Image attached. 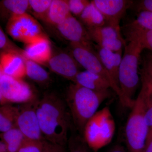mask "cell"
<instances>
[{
    "mask_svg": "<svg viewBox=\"0 0 152 152\" xmlns=\"http://www.w3.org/2000/svg\"><path fill=\"white\" fill-rule=\"evenodd\" d=\"M37 113L45 140L65 147L72 122L66 102L54 94H46L38 101Z\"/></svg>",
    "mask_w": 152,
    "mask_h": 152,
    "instance_id": "1",
    "label": "cell"
},
{
    "mask_svg": "<svg viewBox=\"0 0 152 152\" xmlns=\"http://www.w3.org/2000/svg\"><path fill=\"white\" fill-rule=\"evenodd\" d=\"M111 95L110 89L96 91L75 83L70 86L65 102L72 121L81 135L83 136L86 124L97 113L101 104Z\"/></svg>",
    "mask_w": 152,
    "mask_h": 152,
    "instance_id": "2",
    "label": "cell"
},
{
    "mask_svg": "<svg viewBox=\"0 0 152 152\" xmlns=\"http://www.w3.org/2000/svg\"><path fill=\"white\" fill-rule=\"evenodd\" d=\"M128 42L125 46L120 65L119 83L122 94L121 103L132 108L135 101L134 98L140 80L139 64L144 49L137 42Z\"/></svg>",
    "mask_w": 152,
    "mask_h": 152,
    "instance_id": "3",
    "label": "cell"
},
{
    "mask_svg": "<svg viewBox=\"0 0 152 152\" xmlns=\"http://www.w3.org/2000/svg\"><path fill=\"white\" fill-rule=\"evenodd\" d=\"M125 129L128 152H143L150 128L145 119L142 96L139 93L132 108Z\"/></svg>",
    "mask_w": 152,
    "mask_h": 152,
    "instance_id": "4",
    "label": "cell"
},
{
    "mask_svg": "<svg viewBox=\"0 0 152 152\" xmlns=\"http://www.w3.org/2000/svg\"><path fill=\"white\" fill-rule=\"evenodd\" d=\"M115 130L113 117L108 108L105 107L89 120L83 137L90 148L96 151L111 140Z\"/></svg>",
    "mask_w": 152,
    "mask_h": 152,
    "instance_id": "5",
    "label": "cell"
},
{
    "mask_svg": "<svg viewBox=\"0 0 152 152\" xmlns=\"http://www.w3.org/2000/svg\"><path fill=\"white\" fill-rule=\"evenodd\" d=\"M6 30L13 39L26 45L46 36L37 21L27 12L11 16Z\"/></svg>",
    "mask_w": 152,
    "mask_h": 152,
    "instance_id": "6",
    "label": "cell"
},
{
    "mask_svg": "<svg viewBox=\"0 0 152 152\" xmlns=\"http://www.w3.org/2000/svg\"><path fill=\"white\" fill-rule=\"evenodd\" d=\"M35 99L32 89L26 82L0 73L1 105L12 103L21 104Z\"/></svg>",
    "mask_w": 152,
    "mask_h": 152,
    "instance_id": "7",
    "label": "cell"
},
{
    "mask_svg": "<svg viewBox=\"0 0 152 152\" xmlns=\"http://www.w3.org/2000/svg\"><path fill=\"white\" fill-rule=\"evenodd\" d=\"M71 54L79 65L86 70L97 74L106 79L110 83L112 90L116 94L118 91L111 77L106 69L98 53L93 47L87 46L77 43H71Z\"/></svg>",
    "mask_w": 152,
    "mask_h": 152,
    "instance_id": "8",
    "label": "cell"
},
{
    "mask_svg": "<svg viewBox=\"0 0 152 152\" xmlns=\"http://www.w3.org/2000/svg\"><path fill=\"white\" fill-rule=\"evenodd\" d=\"M38 101L36 99L18 106L17 127L27 140L42 142L45 140L42 132L37 115Z\"/></svg>",
    "mask_w": 152,
    "mask_h": 152,
    "instance_id": "9",
    "label": "cell"
},
{
    "mask_svg": "<svg viewBox=\"0 0 152 152\" xmlns=\"http://www.w3.org/2000/svg\"><path fill=\"white\" fill-rule=\"evenodd\" d=\"M92 41H94L98 46L114 52L122 50L126 42L121 34V29L108 25L87 29Z\"/></svg>",
    "mask_w": 152,
    "mask_h": 152,
    "instance_id": "10",
    "label": "cell"
},
{
    "mask_svg": "<svg viewBox=\"0 0 152 152\" xmlns=\"http://www.w3.org/2000/svg\"><path fill=\"white\" fill-rule=\"evenodd\" d=\"M103 16L106 25L121 29L120 23L133 2L126 0L91 1Z\"/></svg>",
    "mask_w": 152,
    "mask_h": 152,
    "instance_id": "11",
    "label": "cell"
},
{
    "mask_svg": "<svg viewBox=\"0 0 152 152\" xmlns=\"http://www.w3.org/2000/svg\"><path fill=\"white\" fill-rule=\"evenodd\" d=\"M56 27L61 34L71 43L93 47L86 28L72 15Z\"/></svg>",
    "mask_w": 152,
    "mask_h": 152,
    "instance_id": "12",
    "label": "cell"
},
{
    "mask_svg": "<svg viewBox=\"0 0 152 152\" xmlns=\"http://www.w3.org/2000/svg\"><path fill=\"white\" fill-rule=\"evenodd\" d=\"M47 64L53 72L75 83L78 74V63L72 55L61 53L52 56Z\"/></svg>",
    "mask_w": 152,
    "mask_h": 152,
    "instance_id": "13",
    "label": "cell"
},
{
    "mask_svg": "<svg viewBox=\"0 0 152 152\" xmlns=\"http://www.w3.org/2000/svg\"><path fill=\"white\" fill-rule=\"evenodd\" d=\"M0 73L20 79L26 76L23 57L14 52H1L0 56Z\"/></svg>",
    "mask_w": 152,
    "mask_h": 152,
    "instance_id": "14",
    "label": "cell"
},
{
    "mask_svg": "<svg viewBox=\"0 0 152 152\" xmlns=\"http://www.w3.org/2000/svg\"><path fill=\"white\" fill-rule=\"evenodd\" d=\"M21 56L41 64H46L52 57L51 48L46 36L26 44Z\"/></svg>",
    "mask_w": 152,
    "mask_h": 152,
    "instance_id": "15",
    "label": "cell"
},
{
    "mask_svg": "<svg viewBox=\"0 0 152 152\" xmlns=\"http://www.w3.org/2000/svg\"><path fill=\"white\" fill-rule=\"evenodd\" d=\"M97 48L98 55L111 77L118 91L117 95L121 102L122 99V94L119 83V72L122 58V50L114 52L98 46Z\"/></svg>",
    "mask_w": 152,
    "mask_h": 152,
    "instance_id": "16",
    "label": "cell"
},
{
    "mask_svg": "<svg viewBox=\"0 0 152 152\" xmlns=\"http://www.w3.org/2000/svg\"><path fill=\"white\" fill-rule=\"evenodd\" d=\"M74 83L96 91L112 89L111 85L106 79L86 70L79 72Z\"/></svg>",
    "mask_w": 152,
    "mask_h": 152,
    "instance_id": "17",
    "label": "cell"
},
{
    "mask_svg": "<svg viewBox=\"0 0 152 152\" xmlns=\"http://www.w3.org/2000/svg\"><path fill=\"white\" fill-rule=\"evenodd\" d=\"M72 15L68 1L53 0L46 20L57 26Z\"/></svg>",
    "mask_w": 152,
    "mask_h": 152,
    "instance_id": "18",
    "label": "cell"
},
{
    "mask_svg": "<svg viewBox=\"0 0 152 152\" xmlns=\"http://www.w3.org/2000/svg\"><path fill=\"white\" fill-rule=\"evenodd\" d=\"M125 35L128 42L138 43L144 50L152 52V30L145 29L130 25H127Z\"/></svg>",
    "mask_w": 152,
    "mask_h": 152,
    "instance_id": "19",
    "label": "cell"
},
{
    "mask_svg": "<svg viewBox=\"0 0 152 152\" xmlns=\"http://www.w3.org/2000/svg\"><path fill=\"white\" fill-rule=\"evenodd\" d=\"M87 29L103 26L106 25L103 16L91 1L79 17Z\"/></svg>",
    "mask_w": 152,
    "mask_h": 152,
    "instance_id": "20",
    "label": "cell"
},
{
    "mask_svg": "<svg viewBox=\"0 0 152 152\" xmlns=\"http://www.w3.org/2000/svg\"><path fill=\"white\" fill-rule=\"evenodd\" d=\"M19 107L7 104L0 108V131L3 133L17 127Z\"/></svg>",
    "mask_w": 152,
    "mask_h": 152,
    "instance_id": "21",
    "label": "cell"
},
{
    "mask_svg": "<svg viewBox=\"0 0 152 152\" xmlns=\"http://www.w3.org/2000/svg\"><path fill=\"white\" fill-rule=\"evenodd\" d=\"M0 136L1 140L6 144L9 152H18L26 140L18 127L1 133Z\"/></svg>",
    "mask_w": 152,
    "mask_h": 152,
    "instance_id": "22",
    "label": "cell"
},
{
    "mask_svg": "<svg viewBox=\"0 0 152 152\" xmlns=\"http://www.w3.org/2000/svg\"><path fill=\"white\" fill-rule=\"evenodd\" d=\"M142 94L145 105V119L150 129L152 128V83L141 75Z\"/></svg>",
    "mask_w": 152,
    "mask_h": 152,
    "instance_id": "23",
    "label": "cell"
},
{
    "mask_svg": "<svg viewBox=\"0 0 152 152\" xmlns=\"http://www.w3.org/2000/svg\"><path fill=\"white\" fill-rule=\"evenodd\" d=\"M26 67V75L34 81L44 84L50 80L48 73L38 63L24 58Z\"/></svg>",
    "mask_w": 152,
    "mask_h": 152,
    "instance_id": "24",
    "label": "cell"
},
{
    "mask_svg": "<svg viewBox=\"0 0 152 152\" xmlns=\"http://www.w3.org/2000/svg\"><path fill=\"white\" fill-rule=\"evenodd\" d=\"M1 3L5 8L10 12L12 15L26 13L30 8L29 2L27 0H4Z\"/></svg>",
    "mask_w": 152,
    "mask_h": 152,
    "instance_id": "25",
    "label": "cell"
},
{
    "mask_svg": "<svg viewBox=\"0 0 152 152\" xmlns=\"http://www.w3.org/2000/svg\"><path fill=\"white\" fill-rule=\"evenodd\" d=\"M52 0H29L30 8L35 15L42 20H46Z\"/></svg>",
    "mask_w": 152,
    "mask_h": 152,
    "instance_id": "26",
    "label": "cell"
},
{
    "mask_svg": "<svg viewBox=\"0 0 152 152\" xmlns=\"http://www.w3.org/2000/svg\"><path fill=\"white\" fill-rule=\"evenodd\" d=\"M67 145L69 152H91L89 147L81 135L72 134Z\"/></svg>",
    "mask_w": 152,
    "mask_h": 152,
    "instance_id": "27",
    "label": "cell"
},
{
    "mask_svg": "<svg viewBox=\"0 0 152 152\" xmlns=\"http://www.w3.org/2000/svg\"><path fill=\"white\" fill-rule=\"evenodd\" d=\"M129 24L145 29L152 30V12L147 10L140 11L137 18Z\"/></svg>",
    "mask_w": 152,
    "mask_h": 152,
    "instance_id": "28",
    "label": "cell"
},
{
    "mask_svg": "<svg viewBox=\"0 0 152 152\" xmlns=\"http://www.w3.org/2000/svg\"><path fill=\"white\" fill-rule=\"evenodd\" d=\"M68 1L71 13L79 17L91 2L86 0H69Z\"/></svg>",
    "mask_w": 152,
    "mask_h": 152,
    "instance_id": "29",
    "label": "cell"
},
{
    "mask_svg": "<svg viewBox=\"0 0 152 152\" xmlns=\"http://www.w3.org/2000/svg\"><path fill=\"white\" fill-rule=\"evenodd\" d=\"M142 63L141 75L144 76L152 83V53L145 55Z\"/></svg>",
    "mask_w": 152,
    "mask_h": 152,
    "instance_id": "30",
    "label": "cell"
},
{
    "mask_svg": "<svg viewBox=\"0 0 152 152\" xmlns=\"http://www.w3.org/2000/svg\"><path fill=\"white\" fill-rule=\"evenodd\" d=\"M42 142L26 140L18 152H42Z\"/></svg>",
    "mask_w": 152,
    "mask_h": 152,
    "instance_id": "31",
    "label": "cell"
},
{
    "mask_svg": "<svg viewBox=\"0 0 152 152\" xmlns=\"http://www.w3.org/2000/svg\"><path fill=\"white\" fill-rule=\"evenodd\" d=\"M42 152H67L65 147L44 140L42 142Z\"/></svg>",
    "mask_w": 152,
    "mask_h": 152,
    "instance_id": "32",
    "label": "cell"
},
{
    "mask_svg": "<svg viewBox=\"0 0 152 152\" xmlns=\"http://www.w3.org/2000/svg\"><path fill=\"white\" fill-rule=\"evenodd\" d=\"M137 9L138 12L147 10L152 12V0L141 1L137 4Z\"/></svg>",
    "mask_w": 152,
    "mask_h": 152,
    "instance_id": "33",
    "label": "cell"
},
{
    "mask_svg": "<svg viewBox=\"0 0 152 152\" xmlns=\"http://www.w3.org/2000/svg\"><path fill=\"white\" fill-rule=\"evenodd\" d=\"M9 44L8 38L1 27L0 29V48L4 50V52L9 50ZM10 48V47H9Z\"/></svg>",
    "mask_w": 152,
    "mask_h": 152,
    "instance_id": "34",
    "label": "cell"
},
{
    "mask_svg": "<svg viewBox=\"0 0 152 152\" xmlns=\"http://www.w3.org/2000/svg\"><path fill=\"white\" fill-rule=\"evenodd\" d=\"M143 152H152V130L151 129H150Z\"/></svg>",
    "mask_w": 152,
    "mask_h": 152,
    "instance_id": "35",
    "label": "cell"
},
{
    "mask_svg": "<svg viewBox=\"0 0 152 152\" xmlns=\"http://www.w3.org/2000/svg\"><path fill=\"white\" fill-rule=\"evenodd\" d=\"M108 152H127L124 147L120 145H117L112 147Z\"/></svg>",
    "mask_w": 152,
    "mask_h": 152,
    "instance_id": "36",
    "label": "cell"
},
{
    "mask_svg": "<svg viewBox=\"0 0 152 152\" xmlns=\"http://www.w3.org/2000/svg\"><path fill=\"white\" fill-rule=\"evenodd\" d=\"M0 152H9L6 144L1 140L0 142Z\"/></svg>",
    "mask_w": 152,
    "mask_h": 152,
    "instance_id": "37",
    "label": "cell"
},
{
    "mask_svg": "<svg viewBox=\"0 0 152 152\" xmlns=\"http://www.w3.org/2000/svg\"><path fill=\"white\" fill-rule=\"evenodd\" d=\"M151 129L152 130V128H151Z\"/></svg>",
    "mask_w": 152,
    "mask_h": 152,
    "instance_id": "38",
    "label": "cell"
}]
</instances>
